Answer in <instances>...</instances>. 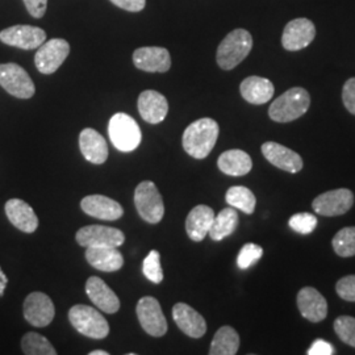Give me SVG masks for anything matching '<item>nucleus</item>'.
Segmentation results:
<instances>
[{"label":"nucleus","mask_w":355,"mask_h":355,"mask_svg":"<svg viewBox=\"0 0 355 355\" xmlns=\"http://www.w3.org/2000/svg\"><path fill=\"white\" fill-rule=\"evenodd\" d=\"M220 128L214 119L203 117L193 121L183 133V149L195 159H204L214 150Z\"/></svg>","instance_id":"f257e3e1"},{"label":"nucleus","mask_w":355,"mask_h":355,"mask_svg":"<svg viewBox=\"0 0 355 355\" xmlns=\"http://www.w3.org/2000/svg\"><path fill=\"white\" fill-rule=\"evenodd\" d=\"M311 96L303 87H292L271 103L268 116L277 123H290L306 114Z\"/></svg>","instance_id":"f03ea898"},{"label":"nucleus","mask_w":355,"mask_h":355,"mask_svg":"<svg viewBox=\"0 0 355 355\" xmlns=\"http://www.w3.org/2000/svg\"><path fill=\"white\" fill-rule=\"evenodd\" d=\"M253 48V37L245 29H234L221 41L216 60L223 70H232L249 55Z\"/></svg>","instance_id":"7ed1b4c3"},{"label":"nucleus","mask_w":355,"mask_h":355,"mask_svg":"<svg viewBox=\"0 0 355 355\" xmlns=\"http://www.w3.org/2000/svg\"><path fill=\"white\" fill-rule=\"evenodd\" d=\"M69 320L80 334L92 340H103L110 333L107 320L99 311L89 305H74L69 311Z\"/></svg>","instance_id":"20e7f679"},{"label":"nucleus","mask_w":355,"mask_h":355,"mask_svg":"<svg viewBox=\"0 0 355 355\" xmlns=\"http://www.w3.org/2000/svg\"><path fill=\"white\" fill-rule=\"evenodd\" d=\"M108 135L114 148L120 152H133L141 144V129L137 121L129 114H114L108 124Z\"/></svg>","instance_id":"39448f33"},{"label":"nucleus","mask_w":355,"mask_h":355,"mask_svg":"<svg viewBox=\"0 0 355 355\" xmlns=\"http://www.w3.org/2000/svg\"><path fill=\"white\" fill-rule=\"evenodd\" d=\"M135 205L142 217L149 224H158L165 216V204L157 186L150 180H144L135 191Z\"/></svg>","instance_id":"423d86ee"},{"label":"nucleus","mask_w":355,"mask_h":355,"mask_svg":"<svg viewBox=\"0 0 355 355\" xmlns=\"http://www.w3.org/2000/svg\"><path fill=\"white\" fill-rule=\"evenodd\" d=\"M0 86L19 99H31L36 92L33 80L17 64H0Z\"/></svg>","instance_id":"0eeeda50"},{"label":"nucleus","mask_w":355,"mask_h":355,"mask_svg":"<svg viewBox=\"0 0 355 355\" xmlns=\"http://www.w3.org/2000/svg\"><path fill=\"white\" fill-rule=\"evenodd\" d=\"M70 45L64 38H51L44 42L35 55V64L41 74L55 73L69 57Z\"/></svg>","instance_id":"6e6552de"},{"label":"nucleus","mask_w":355,"mask_h":355,"mask_svg":"<svg viewBox=\"0 0 355 355\" xmlns=\"http://www.w3.org/2000/svg\"><path fill=\"white\" fill-rule=\"evenodd\" d=\"M76 242L83 248H119L125 241V236L120 229L104 225H89L76 232Z\"/></svg>","instance_id":"1a4fd4ad"},{"label":"nucleus","mask_w":355,"mask_h":355,"mask_svg":"<svg viewBox=\"0 0 355 355\" xmlns=\"http://www.w3.org/2000/svg\"><path fill=\"white\" fill-rule=\"evenodd\" d=\"M137 318L140 321L142 329L153 337H164L167 331V321L162 312L159 302L152 297L145 296L141 297L137 308Z\"/></svg>","instance_id":"9d476101"},{"label":"nucleus","mask_w":355,"mask_h":355,"mask_svg":"<svg viewBox=\"0 0 355 355\" xmlns=\"http://www.w3.org/2000/svg\"><path fill=\"white\" fill-rule=\"evenodd\" d=\"M354 204V193L347 189L328 191L313 200V211L321 216H341L350 211Z\"/></svg>","instance_id":"9b49d317"},{"label":"nucleus","mask_w":355,"mask_h":355,"mask_svg":"<svg viewBox=\"0 0 355 355\" xmlns=\"http://www.w3.org/2000/svg\"><path fill=\"white\" fill-rule=\"evenodd\" d=\"M0 41L20 49H37L45 41L46 33L37 26H15L0 32Z\"/></svg>","instance_id":"f8f14e48"},{"label":"nucleus","mask_w":355,"mask_h":355,"mask_svg":"<svg viewBox=\"0 0 355 355\" xmlns=\"http://www.w3.org/2000/svg\"><path fill=\"white\" fill-rule=\"evenodd\" d=\"M55 316V308L51 297L42 292H32L26 296L24 302V318L26 321L36 327H48Z\"/></svg>","instance_id":"ddd939ff"},{"label":"nucleus","mask_w":355,"mask_h":355,"mask_svg":"<svg viewBox=\"0 0 355 355\" xmlns=\"http://www.w3.org/2000/svg\"><path fill=\"white\" fill-rule=\"evenodd\" d=\"M316 37V28L315 24L304 19H295L291 20L283 32L282 36V45L286 51H297L306 48Z\"/></svg>","instance_id":"4468645a"},{"label":"nucleus","mask_w":355,"mask_h":355,"mask_svg":"<svg viewBox=\"0 0 355 355\" xmlns=\"http://www.w3.org/2000/svg\"><path fill=\"white\" fill-rule=\"evenodd\" d=\"M262 154L271 165L292 174L299 173L304 166L297 153L274 141H267L262 145Z\"/></svg>","instance_id":"2eb2a0df"},{"label":"nucleus","mask_w":355,"mask_h":355,"mask_svg":"<svg viewBox=\"0 0 355 355\" xmlns=\"http://www.w3.org/2000/svg\"><path fill=\"white\" fill-rule=\"evenodd\" d=\"M133 62L146 73H166L171 67V57L165 48L146 46L133 53Z\"/></svg>","instance_id":"dca6fc26"},{"label":"nucleus","mask_w":355,"mask_h":355,"mask_svg":"<svg viewBox=\"0 0 355 355\" xmlns=\"http://www.w3.org/2000/svg\"><path fill=\"white\" fill-rule=\"evenodd\" d=\"M80 208L86 215L104 220L114 221L121 218L124 215V209L121 204L117 203L114 199L107 198L104 195H89L80 202Z\"/></svg>","instance_id":"f3484780"},{"label":"nucleus","mask_w":355,"mask_h":355,"mask_svg":"<svg viewBox=\"0 0 355 355\" xmlns=\"http://www.w3.org/2000/svg\"><path fill=\"white\" fill-rule=\"evenodd\" d=\"M296 302L302 316L311 322H320L328 316V303L313 287L302 288L297 293Z\"/></svg>","instance_id":"a211bd4d"},{"label":"nucleus","mask_w":355,"mask_h":355,"mask_svg":"<svg viewBox=\"0 0 355 355\" xmlns=\"http://www.w3.org/2000/svg\"><path fill=\"white\" fill-rule=\"evenodd\" d=\"M173 318L178 328L191 338H200L207 331L205 318L189 304L178 303L174 305Z\"/></svg>","instance_id":"6ab92c4d"},{"label":"nucleus","mask_w":355,"mask_h":355,"mask_svg":"<svg viewBox=\"0 0 355 355\" xmlns=\"http://www.w3.org/2000/svg\"><path fill=\"white\" fill-rule=\"evenodd\" d=\"M139 112L149 124H159L165 120L168 112V103L165 96L154 89L141 92L139 98Z\"/></svg>","instance_id":"aec40b11"},{"label":"nucleus","mask_w":355,"mask_h":355,"mask_svg":"<svg viewBox=\"0 0 355 355\" xmlns=\"http://www.w3.org/2000/svg\"><path fill=\"white\" fill-rule=\"evenodd\" d=\"M79 146L83 157L95 165H102L108 158V145L102 135L92 128L80 132Z\"/></svg>","instance_id":"412c9836"},{"label":"nucleus","mask_w":355,"mask_h":355,"mask_svg":"<svg viewBox=\"0 0 355 355\" xmlns=\"http://www.w3.org/2000/svg\"><path fill=\"white\" fill-rule=\"evenodd\" d=\"M86 292L89 300L103 312L112 315L119 311L120 300L117 295L99 277H89L86 283Z\"/></svg>","instance_id":"4be33fe9"},{"label":"nucleus","mask_w":355,"mask_h":355,"mask_svg":"<svg viewBox=\"0 0 355 355\" xmlns=\"http://www.w3.org/2000/svg\"><path fill=\"white\" fill-rule=\"evenodd\" d=\"M6 215L13 227L24 232L33 233L38 228V217L33 208L21 199H11L6 203Z\"/></svg>","instance_id":"5701e85b"},{"label":"nucleus","mask_w":355,"mask_h":355,"mask_svg":"<svg viewBox=\"0 0 355 355\" xmlns=\"http://www.w3.org/2000/svg\"><path fill=\"white\" fill-rule=\"evenodd\" d=\"M215 218V211L208 205H196L186 220V232L192 241L200 242L208 236Z\"/></svg>","instance_id":"b1692460"},{"label":"nucleus","mask_w":355,"mask_h":355,"mask_svg":"<svg viewBox=\"0 0 355 355\" xmlns=\"http://www.w3.org/2000/svg\"><path fill=\"white\" fill-rule=\"evenodd\" d=\"M242 98L254 105H262L270 102L274 96L275 87L271 80L262 76H248L240 86Z\"/></svg>","instance_id":"393cba45"},{"label":"nucleus","mask_w":355,"mask_h":355,"mask_svg":"<svg viewBox=\"0 0 355 355\" xmlns=\"http://www.w3.org/2000/svg\"><path fill=\"white\" fill-rule=\"evenodd\" d=\"M86 259L89 265L104 272H114L124 265V258L117 248H87Z\"/></svg>","instance_id":"a878e982"},{"label":"nucleus","mask_w":355,"mask_h":355,"mask_svg":"<svg viewBox=\"0 0 355 355\" xmlns=\"http://www.w3.org/2000/svg\"><path fill=\"white\" fill-rule=\"evenodd\" d=\"M217 166L227 175L242 177L252 171L253 161L248 153L240 149H232L218 157Z\"/></svg>","instance_id":"bb28decb"},{"label":"nucleus","mask_w":355,"mask_h":355,"mask_svg":"<svg viewBox=\"0 0 355 355\" xmlns=\"http://www.w3.org/2000/svg\"><path fill=\"white\" fill-rule=\"evenodd\" d=\"M240 349V336L232 327H221L216 331L209 347L211 355H234Z\"/></svg>","instance_id":"cd10ccee"},{"label":"nucleus","mask_w":355,"mask_h":355,"mask_svg":"<svg viewBox=\"0 0 355 355\" xmlns=\"http://www.w3.org/2000/svg\"><path fill=\"white\" fill-rule=\"evenodd\" d=\"M237 225H239V214H237L236 208H233V207L225 208L218 215H215L208 236L214 241H221L225 237L233 234L234 230L237 229Z\"/></svg>","instance_id":"c85d7f7f"},{"label":"nucleus","mask_w":355,"mask_h":355,"mask_svg":"<svg viewBox=\"0 0 355 355\" xmlns=\"http://www.w3.org/2000/svg\"><path fill=\"white\" fill-rule=\"evenodd\" d=\"M225 200L230 207L240 209L246 215H252L255 209V205H257L255 195L248 187H243V186L230 187L227 191Z\"/></svg>","instance_id":"c756f323"},{"label":"nucleus","mask_w":355,"mask_h":355,"mask_svg":"<svg viewBox=\"0 0 355 355\" xmlns=\"http://www.w3.org/2000/svg\"><path fill=\"white\" fill-rule=\"evenodd\" d=\"M21 349L26 355H55L53 345L44 336L36 331H29L21 340Z\"/></svg>","instance_id":"7c9ffc66"},{"label":"nucleus","mask_w":355,"mask_h":355,"mask_svg":"<svg viewBox=\"0 0 355 355\" xmlns=\"http://www.w3.org/2000/svg\"><path fill=\"white\" fill-rule=\"evenodd\" d=\"M333 249L337 255L349 258L355 255V227L341 229L331 241Z\"/></svg>","instance_id":"2f4dec72"},{"label":"nucleus","mask_w":355,"mask_h":355,"mask_svg":"<svg viewBox=\"0 0 355 355\" xmlns=\"http://www.w3.org/2000/svg\"><path fill=\"white\" fill-rule=\"evenodd\" d=\"M142 272L148 279L155 284H159L164 280V271L161 267V255L157 250H152L144 259Z\"/></svg>","instance_id":"473e14b6"},{"label":"nucleus","mask_w":355,"mask_h":355,"mask_svg":"<svg viewBox=\"0 0 355 355\" xmlns=\"http://www.w3.org/2000/svg\"><path fill=\"white\" fill-rule=\"evenodd\" d=\"M334 331L343 343L355 347V318L352 316H340L334 321Z\"/></svg>","instance_id":"72a5a7b5"},{"label":"nucleus","mask_w":355,"mask_h":355,"mask_svg":"<svg viewBox=\"0 0 355 355\" xmlns=\"http://www.w3.org/2000/svg\"><path fill=\"white\" fill-rule=\"evenodd\" d=\"M288 225L299 234H311L318 227V217L308 212H300L292 216Z\"/></svg>","instance_id":"f704fd0d"},{"label":"nucleus","mask_w":355,"mask_h":355,"mask_svg":"<svg viewBox=\"0 0 355 355\" xmlns=\"http://www.w3.org/2000/svg\"><path fill=\"white\" fill-rule=\"evenodd\" d=\"M262 255H263V249L259 245L245 243L237 257V265L241 270H246L255 265L262 258Z\"/></svg>","instance_id":"c9c22d12"},{"label":"nucleus","mask_w":355,"mask_h":355,"mask_svg":"<svg viewBox=\"0 0 355 355\" xmlns=\"http://www.w3.org/2000/svg\"><path fill=\"white\" fill-rule=\"evenodd\" d=\"M336 291L343 300L355 302V275H347L338 280L336 284Z\"/></svg>","instance_id":"e433bc0d"},{"label":"nucleus","mask_w":355,"mask_h":355,"mask_svg":"<svg viewBox=\"0 0 355 355\" xmlns=\"http://www.w3.org/2000/svg\"><path fill=\"white\" fill-rule=\"evenodd\" d=\"M343 102L350 114H355V78H350L343 89Z\"/></svg>","instance_id":"4c0bfd02"},{"label":"nucleus","mask_w":355,"mask_h":355,"mask_svg":"<svg viewBox=\"0 0 355 355\" xmlns=\"http://www.w3.org/2000/svg\"><path fill=\"white\" fill-rule=\"evenodd\" d=\"M26 10L33 17L41 19L48 7V0H24Z\"/></svg>","instance_id":"58836bf2"},{"label":"nucleus","mask_w":355,"mask_h":355,"mask_svg":"<svg viewBox=\"0 0 355 355\" xmlns=\"http://www.w3.org/2000/svg\"><path fill=\"white\" fill-rule=\"evenodd\" d=\"M114 6L129 12H140L145 8L146 0H111Z\"/></svg>","instance_id":"ea45409f"},{"label":"nucleus","mask_w":355,"mask_h":355,"mask_svg":"<svg viewBox=\"0 0 355 355\" xmlns=\"http://www.w3.org/2000/svg\"><path fill=\"white\" fill-rule=\"evenodd\" d=\"M308 355H331L334 354V347L329 343L324 340H318L312 343L309 350L306 352Z\"/></svg>","instance_id":"a19ab883"},{"label":"nucleus","mask_w":355,"mask_h":355,"mask_svg":"<svg viewBox=\"0 0 355 355\" xmlns=\"http://www.w3.org/2000/svg\"><path fill=\"white\" fill-rule=\"evenodd\" d=\"M7 277H6V274L1 271V268H0V296L4 293L6 291V286H7Z\"/></svg>","instance_id":"79ce46f5"},{"label":"nucleus","mask_w":355,"mask_h":355,"mask_svg":"<svg viewBox=\"0 0 355 355\" xmlns=\"http://www.w3.org/2000/svg\"><path fill=\"white\" fill-rule=\"evenodd\" d=\"M89 355H108V353L104 350H94L89 353Z\"/></svg>","instance_id":"37998d69"}]
</instances>
